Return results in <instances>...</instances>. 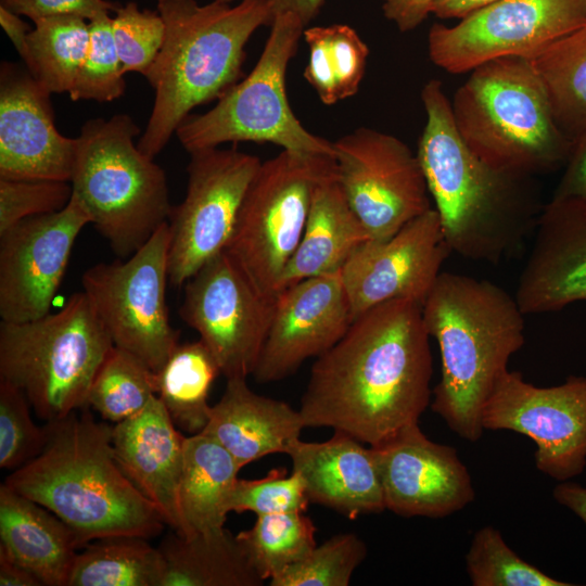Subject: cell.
Returning a JSON list of instances; mask_svg holds the SVG:
<instances>
[{
    "label": "cell",
    "mask_w": 586,
    "mask_h": 586,
    "mask_svg": "<svg viewBox=\"0 0 586 586\" xmlns=\"http://www.w3.org/2000/svg\"><path fill=\"white\" fill-rule=\"evenodd\" d=\"M555 500L574 512L586 524V487L561 482L552 491Z\"/></svg>",
    "instance_id": "obj_48"
},
{
    "label": "cell",
    "mask_w": 586,
    "mask_h": 586,
    "mask_svg": "<svg viewBox=\"0 0 586 586\" xmlns=\"http://www.w3.org/2000/svg\"><path fill=\"white\" fill-rule=\"evenodd\" d=\"M302 476L285 468H272L262 479H238L230 499V512L250 511L256 515L305 512L309 505Z\"/></svg>",
    "instance_id": "obj_42"
},
{
    "label": "cell",
    "mask_w": 586,
    "mask_h": 586,
    "mask_svg": "<svg viewBox=\"0 0 586 586\" xmlns=\"http://www.w3.org/2000/svg\"><path fill=\"white\" fill-rule=\"evenodd\" d=\"M49 441L36 458L12 471L4 484L40 504L75 535L79 548L113 536H157L164 518L117 464L113 425L88 411L48 422Z\"/></svg>",
    "instance_id": "obj_3"
},
{
    "label": "cell",
    "mask_w": 586,
    "mask_h": 586,
    "mask_svg": "<svg viewBox=\"0 0 586 586\" xmlns=\"http://www.w3.org/2000/svg\"><path fill=\"white\" fill-rule=\"evenodd\" d=\"M187 166L184 199L168 218L169 284L182 286L209 259L226 250L259 157L235 148L193 151Z\"/></svg>",
    "instance_id": "obj_12"
},
{
    "label": "cell",
    "mask_w": 586,
    "mask_h": 586,
    "mask_svg": "<svg viewBox=\"0 0 586 586\" xmlns=\"http://www.w3.org/2000/svg\"><path fill=\"white\" fill-rule=\"evenodd\" d=\"M586 24V0H498L454 26L434 24L430 60L462 74L504 56L531 59Z\"/></svg>",
    "instance_id": "obj_13"
},
{
    "label": "cell",
    "mask_w": 586,
    "mask_h": 586,
    "mask_svg": "<svg viewBox=\"0 0 586 586\" xmlns=\"http://www.w3.org/2000/svg\"><path fill=\"white\" fill-rule=\"evenodd\" d=\"M163 572V557L146 538L105 537L77 553L67 586H161Z\"/></svg>",
    "instance_id": "obj_33"
},
{
    "label": "cell",
    "mask_w": 586,
    "mask_h": 586,
    "mask_svg": "<svg viewBox=\"0 0 586 586\" xmlns=\"http://www.w3.org/2000/svg\"><path fill=\"white\" fill-rule=\"evenodd\" d=\"M422 316L441 354L431 408L458 436L474 443L484 432V405L524 344L525 315L499 285L441 271L422 303Z\"/></svg>",
    "instance_id": "obj_4"
},
{
    "label": "cell",
    "mask_w": 586,
    "mask_h": 586,
    "mask_svg": "<svg viewBox=\"0 0 586 586\" xmlns=\"http://www.w3.org/2000/svg\"><path fill=\"white\" fill-rule=\"evenodd\" d=\"M385 509L405 518H444L475 498L468 468L448 445L431 441L418 423L370 446Z\"/></svg>",
    "instance_id": "obj_19"
},
{
    "label": "cell",
    "mask_w": 586,
    "mask_h": 586,
    "mask_svg": "<svg viewBox=\"0 0 586 586\" xmlns=\"http://www.w3.org/2000/svg\"><path fill=\"white\" fill-rule=\"evenodd\" d=\"M466 569L473 586H572L524 561L505 542L500 532L486 525L474 533L466 555Z\"/></svg>",
    "instance_id": "obj_37"
},
{
    "label": "cell",
    "mask_w": 586,
    "mask_h": 586,
    "mask_svg": "<svg viewBox=\"0 0 586 586\" xmlns=\"http://www.w3.org/2000/svg\"><path fill=\"white\" fill-rule=\"evenodd\" d=\"M304 428L298 409L256 394L246 378H231L211 407L203 433L221 444L243 468L271 454H286Z\"/></svg>",
    "instance_id": "obj_25"
},
{
    "label": "cell",
    "mask_w": 586,
    "mask_h": 586,
    "mask_svg": "<svg viewBox=\"0 0 586 586\" xmlns=\"http://www.w3.org/2000/svg\"><path fill=\"white\" fill-rule=\"evenodd\" d=\"M429 339L417 301H388L357 317L311 367L298 408L305 428L374 446L418 423L432 394Z\"/></svg>",
    "instance_id": "obj_1"
},
{
    "label": "cell",
    "mask_w": 586,
    "mask_h": 586,
    "mask_svg": "<svg viewBox=\"0 0 586 586\" xmlns=\"http://www.w3.org/2000/svg\"><path fill=\"white\" fill-rule=\"evenodd\" d=\"M551 199L586 200V132L575 138Z\"/></svg>",
    "instance_id": "obj_45"
},
{
    "label": "cell",
    "mask_w": 586,
    "mask_h": 586,
    "mask_svg": "<svg viewBox=\"0 0 586 586\" xmlns=\"http://www.w3.org/2000/svg\"><path fill=\"white\" fill-rule=\"evenodd\" d=\"M0 585L1 586H42L38 578L27 569L11 559L0 549Z\"/></svg>",
    "instance_id": "obj_50"
},
{
    "label": "cell",
    "mask_w": 586,
    "mask_h": 586,
    "mask_svg": "<svg viewBox=\"0 0 586 586\" xmlns=\"http://www.w3.org/2000/svg\"><path fill=\"white\" fill-rule=\"evenodd\" d=\"M336 176L334 156L282 150L262 162L244 196L226 252L264 295L277 297L316 188Z\"/></svg>",
    "instance_id": "obj_10"
},
{
    "label": "cell",
    "mask_w": 586,
    "mask_h": 586,
    "mask_svg": "<svg viewBox=\"0 0 586 586\" xmlns=\"http://www.w3.org/2000/svg\"><path fill=\"white\" fill-rule=\"evenodd\" d=\"M112 31L124 73L145 75L165 39V23L158 11L141 10L128 2L115 11Z\"/></svg>",
    "instance_id": "obj_41"
},
{
    "label": "cell",
    "mask_w": 586,
    "mask_h": 586,
    "mask_svg": "<svg viewBox=\"0 0 586 586\" xmlns=\"http://www.w3.org/2000/svg\"><path fill=\"white\" fill-rule=\"evenodd\" d=\"M161 586H260L235 535L222 527L181 536L173 531L157 547Z\"/></svg>",
    "instance_id": "obj_29"
},
{
    "label": "cell",
    "mask_w": 586,
    "mask_h": 586,
    "mask_svg": "<svg viewBox=\"0 0 586 586\" xmlns=\"http://www.w3.org/2000/svg\"><path fill=\"white\" fill-rule=\"evenodd\" d=\"M528 60L558 127L573 141L586 132V24Z\"/></svg>",
    "instance_id": "obj_32"
},
{
    "label": "cell",
    "mask_w": 586,
    "mask_h": 586,
    "mask_svg": "<svg viewBox=\"0 0 586 586\" xmlns=\"http://www.w3.org/2000/svg\"><path fill=\"white\" fill-rule=\"evenodd\" d=\"M156 393L155 372L132 353L113 345L94 374L87 407L119 423L143 410Z\"/></svg>",
    "instance_id": "obj_35"
},
{
    "label": "cell",
    "mask_w": 586,
    "mask_h": 586,
    "mask_svg": "<svg viewBox=\"0 0 586 586\" xmlns=\"http://www.w3.org/2000/svg\"><path fill=\"white\" fill-rule=\"evenodd\" d=\"M498 0H435L432 14L440 18H463Z\"/></svg>",
    "instance_id": "obj_49"
},
{
    "label": "cell",
    "mask_w": 586,
    "mask_h": 586,
    "mask_svg": "<svg viewBox=\"0 0 586 586\" xmlns=\"http://www.w3.org/2000/svg\"><path fill=\"white\" fill-rule=\"evenodd\" d=\"M435 0H383L384 16L395 24L399 31L417 28L432 13Z\"/></svg>",
    "instance_id": "obj_46"
},
{
    "label": "cell",
    "mask_w": 586,
    "mask_h": 586,
    "mask_svg": "<svg viewBox=\"0 0 586 586\" xmlns=\"http://www.w3.org/2000/svg\"><path fill=\"white\" fill-rule=\"evenodd\" d=\"M72 195L69 181L0 178V233L24 219L62 211Z\"/></svg>",
    "instance_id": "obj_43"
},
{
    "label": "cell",
    "mask_w": 586,
    "mask_h": 586,
    "mask_svg": "<svg viewBox=\"0 0 586 586\" xmlns=\"http://www.w3.org/2000/svg\"><path fill=\"white\" fill-rule=\"evenodd\" d=\"M49 93L26 66H0V178L71 181L75 138L55 125Z\"/></svg>",
    "instance_id": "obj_21"
},
{
    "label": "cell",
    "mask_w": 586,
    "mask_h": 586,
    "mask_svg": "<svg viewBox=\"0 0 586 586\" xmlns=\"http://www.w3.org/2000/svg\"><path fill=\"white\" fill-rule=\"evenodd\" d=\"M156 10L165 23V39L144 75L155 97L137 142L153 158L194 107L218 100L239 81L246 43L273 20L268 0H157Z\"/></svg>",
    "instance_id": "obj_5"
},
{
    "label": "cell",
    "mask_w": 586,
    "mask_h": 586,
    "mask_svg": "<svg viewBox=\"0 0 586 586\" xmlns=\"http://www.w3.org/2000/svg\"><path fill=\"white\" fill-rule=\"evenodd\" d=\"M0 25L22 59L23 64L30 71L33 61L28 36L31 29L28 24L21 18V15L0 5Z\"/></svg>",
    "instance_id": "obj_47"
},
{
    "label": "cell",
    "mask_w": 586,
    "mask_h": 586,
    "mask_svg": "<svg viewBox=\"0 0 586 586\" xmlns=\"http://www.w3.org/2000/svg\"><path fill=\"white\" fill-rule=\"evenodd\" d=\"M309 50L304 78L319 100L333 105L355 95L365 76L369 48L357 31L345 24L304 29Z\"/></svg>",
    "instance_id": "obj_31"
},
{
    "label": "cell",
    "mask_w": 586,
    "mask_h": 586,
    "mask_svg": "<svg viewBox=\"0 0 586 586\" xmlns=\"http://www.w3.org/2000/svg\"><path fill=\"white\" fill-rule=\"evenodd\" d=\"M514 297L524 315L586 302V200L551 199L543 206Z\"/></svg>",
    "instance_id": "obj_22"
},
{
    "label": "cell",
    "mask_w": 586,
    "mask_h": 586,
    "mask_svg": "<svg viewBox=\"0 0 586 586\" xmlns=\"http://www.w3.org/2000/svg\"><path fill=\"white\" fill-rule=\"evenodd\" d=\"M139 135L128 114H115L88 119L75 138L73 194L119 258L168 222L173 207L166 175L135 143Z\"/></svg>",
    "instance_id": "obj_7"
},
{
    "label": "cell",
    "mask_w": 586,
    "mask_h": 586,
    "mask_svg": "<svg viewBox=\"0 0 586 586\" xmlns=\"http://www.w3.org/2000/svg\"><path fill=\"white\" fill-rule=\"evenodd\" d=\"M34 24L28 36L29 73L49 93H68L88 51L89 21L68 14Z\"/></svg>",
    "instance_id": "obj_34"
},
{
    "label": "cell",
    "mask_w": 586,
    "mask_h": 586,
    "mask_svg": "<svg viewBox=\"0 0 586 586\" xmlns=\"http://www.w3.org/2000/svg\"><path fill=\"white\" fill-rule=\"evenodd\" d=\"M336 179L372 240H386L431 206L417 154L400 139L360 127L333 142Z\"/></svg>",
    "instance_id": "obj_14"
},
{
    "label": "cell",
    "mask_w": 586,
    "mask_h": 586,
    "mask_svg": "<svg viewBox=\"0 0 586 586\" xmlns=\"http://www.w3.org/2000/svg\"><path fill=\"white\" fill-rule=\"evenodd\" d=\"M367 556L355 533L331 536L269 581L270 586H347Z\"/></svg>",
    "instance_id": "obj_38"
},
{
    "label": "cell",
    "mask_w": 586,
    "mask_h": 586,
    "mask_svg": "<svg viewBox=\"0 0 586 586\" xmlns=\"http://www.w3.org/2000/svg\"><path fill=\"white\" fill-rule=\"evenodd\" d=\"M241 469L233 456L208 434L186 437L179 486L184 536L225 527Z\"/></svg>",
    "instance_id": "obj_28"
},
{
    "label": "cell",
    "mask_w": 586,
    "mask_h": 586,
    "mask_svg": "<svg viewBox=\"0 0 586 586\" xmlns=\"http://www.w3.org/2000/svg\"><path fill=\"white\" fill-rule=\"evenodd\" d=\"M0 549L42 586H67L79 547L71 528L54 513L3 483Z\"/></svg>",
    "instance_id": "obj_26"
},
{
    "label": "cell",
    "mask_w": 586,
    "mask_h": 586,
    "mask_svg": "<svg viewBox=\"0 0 586 586\" xmlns=\"http://www.w3.org/2000/svg\"><path fill=\"white\" fill-rule=\"evenodd\" d=\"M179 315L195 330L226 379L253 374L275 311L226 251L183 285Z\"/></svg>",
    "instance_id": "obj_15"
},
{
    "label": "cell",
    "mask_w": 586,
    "mask_h": 586,
    "mask_svg": "<svg viewBox=\"0 0 586 586\" xmlns=\"http://www.w3.org/2000/svg\"><path fill=\"white\" fill-rule=\"evenodd\" d=\"M426 123L417 156L449 252L497 264L534 233L543 206L531 177L498 169L460 135L438 79L421 90Z\"/></svg>",
    "instance_id": "obj_2"
},
{
    "label": "cell",
    "mask_w": 586,
    "mask_h": 586,
    "mask_svg": "<svg viewBox=\"0 0 586 586\" xmlns=\"http://www.w3.org/2000/svg\"><path fill=\"white\" fill-rule=\"evenodd\" d=\"M304 29L295 14L275 15L251 73L225 92L213 109L189 115L177 128L175 135L187 152L249 141L334 156L333 142L308 131L293 113L286 95V69Z\"/></svg>",
    "instance_id": "obj_9"
},
{
    "label": "cell",
    "mask_w": 586,
    "mask_h": 586,
    "mask_svg": "<svg viewBox=\"0 0 586 586\" xmlns=\"http://www.w3.org/2000/svg\"><path fill=\"white\" fill-rule=\"evenodd\" d=\"M292 471L305 484L310 504L355 520L385 509L380 475L371 447L334 431L323 442H293L286 450Z\"/></svg>",
    "instance_id": "obj_24"
},
{
    "label": "cell",
    "mask_w": 586,
    "mask_h": 586,
    "mask_svg": "<svg viewBox=\"0 0 586 586\" xmlns=\"http://www.w3.org/2000/svg\"><path fill=\"white\" fill-rule=\"evenodd\" d=\"M448 253L434 207L391 238L365 242L341 269L353 321L388 301L422 304Z\"/></svg>",
    "instance_id": "obj_18"
},
{
    "label": "cell",
    "mask_w": 586,
    "mask_h": 586,
    "mask_svg": "<svg viewBox=\"0 0 586 586\" xmlns=\"http://www.w3.org/2000/svg\"><path fill=\"white\" fill-rule=\"evenodd\" d=\"M220 368L201 341L179 344L155 372L157 393L175 425L189 435L202 433L209 420L208 394Z\"/></svg>",
    "instance_id": "obj_30"
},
{
    "label": "cell",
    "mask_w": 586,
    "mask_h": 586,
    "mask_svg": "<svg viewBox=\"0 0 586 586\" xmlns=\"http://www.w3.org/2000/svg\"><path fill=\"white\" fill-rule=\"evenodd\" d=\"M370 239L336 176L323 181L314 192L303 237L285 266L279 292L304 279L341 271Z\"/></svg>",
    "instance_id": "obj_27"
},
{
    "label": "cell",
    "mask_w": 586,
    "mask_h": 586,
    "mask_svg": "<svg viewBox=\"0 0 586 586\" xmlns=\"http://www.w3.org/2000/svg\"><path fill=\"white\" fill-rule=\"evenodd\" d=\"M89 214L76 195L60 212L24 219L0 233V317L26 322L50 313L75 241Z\"/></svg>",
    "instance_id": "obj_17"
},
{
    "label": "cell",
    "mask_w": 586,
    "mask_h": 586,
    "mask_svg": "<svg viewBox=\"0 0 586 586\" xmlns=\"http://www.w3.org/2000/svg\"><path fill=\"white\" fill-rule=\"evenodd\" d=\"M113 342L84 291L56 313L0 323V380L21 390L36 416L61 421L87 407L94 374Z\"/></svg>",
    "instance_id": "obj_8"
},
{
    "label": "cell",
    "mask_w": 586,
    "mask_h": 586,
    "mask_svg": "<svg viewBox=\"0 0 586 586\" xmlns=\"http://www.w3.org/2000/svg\"><path fill=\"white\" fill-rule=\"evenodd\" d=\"M89 28L88 51L68 94L73 101L112 102L126 89L112 31V16L103 14L89 21Z\"/></svg>",
    "instance_id": "obj_39"
},
{
    "label": "cell",
    "mask_w": 586,
    "mask_h": 586,
    "mask_svg": "<svg viewBox=\"0 0 586 586\" xmlns=\"http://www.w3.org/2000/svg\"><path fill=\"white\" fill-rule=\"evenodd\" d=\"M471 72L451 107L460 135L479 157L525 176L565 164L573 141L558 127L528 59L498 58Z\"/></svg>",
    "instance_id": "obj_6"
},
{
    "label": "cell",
    "mask_w": 586,
    "mask_h": 586,
    "mask_svg": "<svg viewBox=\"0 0 586 586\" xmlns=\"http://www.w3.org/2000/svg\"><path fill=\"white\" fill-rule=\"evenodd\" d=\"M353 322L341 271L304 279L279 292L252 377L271 383L294 374L335 345Z\"/></svg>",
    "instance_id": "obj_20"
},
{
    "label": "cell",
    "mask_w": 586,
    "mask_h": 586,
    "mask_svg": "<svg viewBox=\"0 0 586 586\" xmlns=\"http://www.w3.org/2000/svg\"><path fill=\"white\" fill-rule=\"evenodd\" d=\"M29 402L16 386L0 380V468L16 470L36 458L50 437V424L37 425Z\"/></svg>",
    "instance_id": "obj_40"
},
{
    "label": "cell",
    "mask_w": 586,
    "mask_h": 586,
    "mask_svg": "<svg viewBox=\"0 0 586 586\" xmlns=\"http://www.w3.org/2000/svg\"><path fill=\"white\" fill-rule=\"evenodd\" d=\"M220 1L227 2V3H232V2H234V1H242V0H220Z\"/></svg>",
    "instance_id": "obj_52"
},
{
    "label": "cell",
    "mask_w": 586,
    "mask_h": 586,
    "mask_svg": "<svg viewBox=\"0 0 586 586\" xmlns=\"http://www.w3.org/2000/svg\"><path fill=\"white\" fill-rule=\"evenodd\" d=\"M0 5L33 22L58 15H78L91 21L115 12L120 4L109 0H0Z\"/></svg>",
    "instance_id": "obj_44"
},
{
    "label": "cell",
    "mask_w": 586,
    "mask_h": 586,
    "mask_svg": "<svg viewBox=\"0 0 586 586\" xmlns=\"http://www.w3.org/2000/svg\"><path fill=\"white\" fill-rule=\"evenodd\" d=\"M184 435L157 396L136 416L115 423L114 457L135 487L160 511L166 525L184 536L179 506Z\"/></svg>",
    "instance_id": "obj_23"
},
{
    "label": "cell",
    "mask_w": 586,
    "mask_h": 586,
    "mask_svg": "<svg viewBox=\"0 0 586 586\" xmlns=\"http://www.w3.org/2000/svg\"><path fill=\"white\" fill-rule=\"evenodd\" d=\"M169 241L166 222L125 262L95 264L81 277L82 291L113 344L154 372L180 344L166 304Z\"/></svg>",
    "instance_id": "obj_11"
},
{
    "label": "cell",
    "mask_w": 586,
    "mask_h": 586,
    "mask_svg": "<svg viewBox=\"0 0 586 586\" xmlns=\"http://www.w3.org/2000/svg\"><path fill=\"white\" fill-rule=\"evenodd\" d=\"M482 425L530 437L537 470L559 482L572 479L586 467V377L539 387L508 370L484 405Z\"/></svg>",
    "instance_id": "obj_16"
},
{
    "label": "cell",
    "mask_w": 586,
    "mask_h": 586,
    "mask_svg": "<svg viewBox=\"0 0 586 586\" xmlns=\"http://www.w3.org/2000/svg\"><path fill=\"white\" fill-rule=\"evenodd\" d=\"M273 17L281 13L295 14L306 26L320 11L324 0H268Z\"/></svg>",
    "instance_id": "obj_51"
},
{
    "label": "cell",
    "mask_w": 586,
    "mask_h": 586,
    "mask_svg": "<svg viewBox=\"0 0 586 586\" xmlns=\"http://www.w3.org/2000/svg\"><path fill=\"white\" fill-rule=\"evenodd\" d=\"M316 526L304 512L256 515L235 535L250 564L265 582L300 561L316 546Z\"/></svg>",
    "instance_id": "obj_36"
}]
</instances>
